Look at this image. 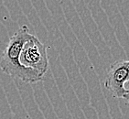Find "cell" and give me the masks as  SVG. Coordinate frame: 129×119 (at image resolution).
<instances>
[{
  "label": "cell",
  "instance_id": "3957f363",
  "mask_svg": "<svg viewBox=\"0 0 129 119\" xmlns=\"http://www.w3.org/2000/svg\"><path fill=\"white\" fill-rule=\"evenodd\" d=\"M129 81V60L114 62L106 73L104 87L117 98H123L126 94L124 83Z\"/></svg>",
  "mask_w": 129,
  "mask_h": 119
},
{
  "label": "cell",
  "instance_id": "7a4b0ae2",
  "mask_svg": "<svg viewBox=\"0 0 129 119\" xmlns=\"http://www.w3.org/2000/svg\"><path fill=\"white\" fill-rule=\"evenodd\" d=\"M20 64L34 70L44 76L49 69V59L46 46L35 35L30 34L24 43L19 54Z\"/></svg>",
  "mask_w": 129,
  "mask_h": 119
},
{
  "label": "cell",
  "instance_id": "6da1fadb",
  "mask_svg": "<svg viewBox=\"0 0 129 119\" xmlns=\"http://www.w3.org/2000/svg\"><path fill=\"white\" fill-rule=\"evenodd\" d=\"M31 33L27 26H22L14 33L0 57V69L6 74L18 78L27 83H35L44 79V76L20 64L19 54L26 40Z\"/></svg>",
  "mask_w": 129,
  "mask_h": 119
},
{
  "label": "cell",
  "instance_id": "277c9868",
  "mask_svg": "<svg viewBox=\"0 0 129 119\" xmlns=\"http://www.w3.org/2000/svg\"><path fill=\"white\" fill-rule=\"evenodd\" d=\"M124 87H125V89H126V94L123 96V98L129 104V81H127V82L124 83Z\"/></svg>",
  "mask_w": 129,
  "mask_h": 119
}]
</instances>
